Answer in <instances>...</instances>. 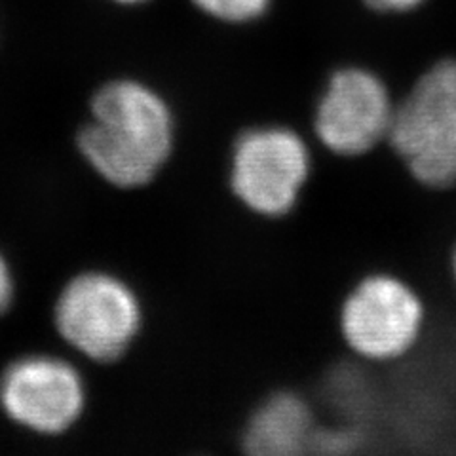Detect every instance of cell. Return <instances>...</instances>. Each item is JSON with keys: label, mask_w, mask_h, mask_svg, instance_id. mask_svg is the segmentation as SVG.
<instances>
[{"label": "cell", "mask_w": 456, "mask_h": 456, "mask_svg": "<svg viewBox=\"0 0 456 456\" xmlns=\"http://www.w3.org/2000/svg\"><path fill=\"white\" fill-rule=\"evenodd\" d=\"M174 141L175 120L166 99L137 80H114L94 95L78 149L107 183L137 189L159 175Z\"/></svg>", "instance_id": "1"}, {"label": "cell", "mask_w": 456, "mask_h": 456, "mask_svg": "<svg viewBox=\"0 0 456 456\" xmlns=\"http://www.w3.org/2000/svg\"><path fill=\"white\" fill-rule=\"evenodd\" d=\"M388 142L419 183L456 184V60L432 65L395 105Z\"/></svg>", "instance_id": "2"}, {"label": "cell", "mask_w": 456, "mask_h": 456, "mask_svg": "<svg viewBox=\"0 0 456 456\" xmlns=\"http://www.w3.org/2000/svg\"><path fill=\"white\" fill-rule=\"evenodd\" d=\"M53 322L67 345L88 360L110 363L134 345L142 312L126 281L107 273H84L60 293Z\"/></svg>", "instance_id": "3"}, {"label": "cell", "mask_w": 456, "mask_h": 456, "mask_svg": "<svg viewBox=\"0 0 456 456\" xmlns=\"http://www.w3.org/2000/svg\"><path fill=\"white\" fill-rule=\"evenodd\" d=\"M310 169L306 141L291 127L256 126L234 142L231 189L249 211L276 219L297 206Z\"/></svg>", "instance_id": "4"}, {"label": "cell", "mask_w": 456, "mask_h": 456, "mask_svg": "<svg viewBox=\"0 0 456 456\" xmlns=\"http://www.w3.org/2000/svg\"><path fill=\"white\" fill-rule=\"evenodd\" d=\"M424 305L409 283L370 274L354 285L340 306V333L348 348L369 362L403 358L419 342Z\"/></svg>", "instance_id": "5"}, {"label": "cell", "mask_w": 456, "mask_h": 456, "mask_svg": "<svg viewBox=\"0 0 456 456\" xmlns=\"http://www.w3.org/2000/svg\"><path fill=\"white\" fill-rule=\"evenodd\" d=\"M395 103L375 73L346 67L331 75L314 112V132L338 156H362L388 141Z\"/></svg>", "instance_id": "6"}, {"label": "cell", "mask_w": 456, "mask_h": 456, "mask_svg": "<svg viewBox=\"0 0 456 456\" xmlns=\"http://www.w3.org/2000/svg\"><path fill=\"white\" fill-rule=\"evenodd\" d=\"M0 407L27 430L45 436L63 434L84 412V380L65 360L27 355L3 373Z\"/></svg>", "instance_id": "7"}, {"label": "cell", "mask_w": 456, "mask_h": 456, "mask_svg": "<svg viewBox=\"0 0 456 456\" xmlns=\"http://www.w3.org/2000/svg\"><path fill=\"white\" fill-rule=\"evenodd\" d=\"M314 417L308 403L293 392H278L256 407L244 430V449L255 456L308 452Z\"/></svg>", "instance_id": "8"}, {"label": "cell", "mask_w": 456, "mask_h": 456, "mask_svg": "<svg viewBox=\"0 0 456 456\" xmlns=\"http://www.w3.org/2000/svg\"><path fill=\"white\" fill-rule=\"evenodd\" d=\"M194 3L200 10L217 20L246 23L263 16L270 0H194Z\"/></svg>", "instance_id": "9"}, {"label": "cell", "mask_w": 456, "mask_h": 456, "mask_svg": "<svg viewBox=\"0 0 456 456\" xmlns=\"http://www.w3.org/2000/svg\"><path fill=\"white\" fill-rule=\"evenodd\" d=\"M355 436L346 430H314L310 449L312 452L322 454H345L354 449Z\"/></svg>", "instance_id": "10"}, {"label": "cell", "mask_w": 456, "mask_h": 456, "mask_svg": "<svg viewBox=\"0 0 456 456\" xmlns=\"http://www.w3.org/2000/svg\"><path fill=\"white\" fill-rule=\"evenodd\" d=\"M12 297H13V278L6 259L0 255V314L10 306Z\"/></svg>", "instance_id": "11"}, {"label": "cell", "mask_w": 456, "mask_h": 456, "mask_svg": "<svg viewBox=\"0 0 456 456\" xmlns=\"http://www.w3.org/2000/svg\"><path fill=\"white\" fill-rule=\"evenodd\" d=\"M365 3L382 12H407L419 6L422 0H365Z\"/></svg>", "instance_id": "12"}, {"label": "cell", "mask_w": 456, "mask_h": 456, "mask_svg": "<svg viewBox=\"0 0 456 456\" xmlns=\"http://www.w3.org/2000/svg\"><path fill=\"white\" fill-rule=\"evenodd\" d=\"M452 276H454V283H456V248L452 253Z\"/></svg>", "instance_id": "13"}, {"label": "cell", "mask_w": 456, "mask_h": 456, "mask_svg": "<svg viewBox=\"0 0 456 456\" xmlns=\"http://www.w3.org/2000/svg\"><path fill=\"white\" fill-rule=\"evenodd\" d=\"M117 3H122V4H137V3H142V0H117Z\"/></svg>", "instance_id": "14"}]
</instances>
